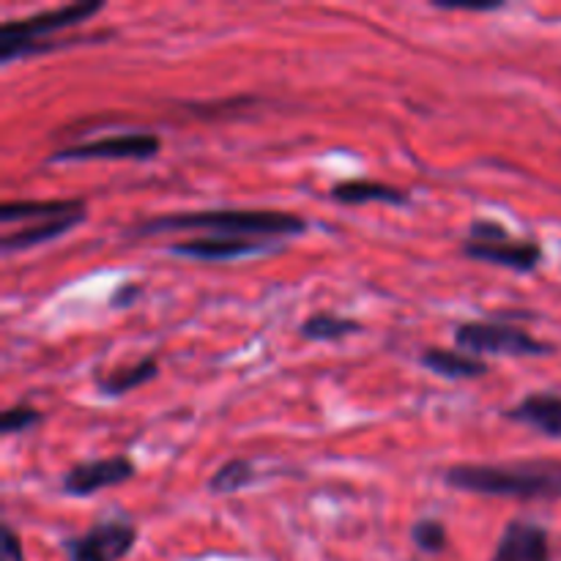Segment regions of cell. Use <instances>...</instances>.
I'll use <instances>...</instances> for the list:
<instances>
[{"mask_svg":"<svg viewBox=\"0 0 561 561\" xmlns=\"http://www.w3.org/2000/svg\"><path fill=\"white\" fill-rule=\"evenodd\" d=\"M307 228L310 225L299 214L277 211V208H203V211L148 217L126 230V236L142 239V236L179 233V230H206L208 236H228V239L277 241L307 233Z\"/></svg>","mask_w":561,"mask_h":561,"instance_id":"1","label":"cell"},{"mask_svg":"<svg viewBox=\"0 0 561 561\" xmlns=\"http://www.w3.org/2000/svg\"><path fill=\"white\" fill-rule=\"evenodd\" d=\"M447 488L460 493L518 502H559L561 458H531L515 463H458L444 471Z\"/></svg>","mask_w":561,"mask_h":561,"instance_id":"2","label":"cell"},{"mask_svg":"<svg viewBox=\"0 0 561 561\" xmlns=\"http://www.w3.org/2000/svg\"><path fill=\"white\" fill-rule=\"evenodd\" d=\"M104 5H107L104 0H77V3H64L47 11H36L31 16H20V20H5L0 27V64L9 66L25 58L27 49L44 44L47 36L93 20L96 14H102Z\"/></svg>","mask_w":561,"mask_h":561,"instance_id":"3","label":"cell"},{"mask_svg":"<svg viewBox=\"0 0 561 561\" xmlns=\"http://www.w3.org/2000/svg\"><path fill=\"white\" fill-rule=\"evenodd\" d=\"M455 345L458 351L471 356H551L557 354V345L537 340L520 327L496 321H466L455 327Z\"/></svg>","mask_w":561,"mask_h":561,"instance_id":"4","label":"cell"},{"mask_svg":"<svg viewBox=\"0 0 561 561\" xmlns=\"http://www.w3.org/2000/svg\"><path fill=\"white\" fill-rule=\"evenodd\" d=\"M162 151V140L153 131H124V135L99 137L91 142H77V146H66L49 157V162H124V159H135V162H146Z\"/></svg>","mask_w":561,"mask_h":561,"instance_id":"5","label":"cell"},{"mask_svg":"<svg viewBox=\"0 0 561 561\" xmlns=\"http://www.w3.org/2000/svg\"><path fill=\"white\" fill-rule=\"evenodd\" d=\"M137 474V466L126 455H110V458L80 460L60 477L64 493L75 499H88L104 488H118Z\"/></svg>","mask_w":561,"mask_h":561,"instance_id":"6","label":"cell"},{"mask_svg":"<svg viewBox=\"0 0 561 561\" xmlns=\"http://www.w3.org/2000/svg\"><path fill=\"white\" fill-rule=\"evenodd\" d=\"M279 250V241H257V239H228V236H197V239L175 241L168 252L179 257L203 263H225L236 257L266 255V252Z\"/></svg>","mask_w":561,"mask_h":561,"instance_id":"7","label":"cell"},{"mask_svg":"<svg viewBox=\"0 0 561 561\" xmlns=\"http://www.w3.org/2000/svg\"><path fill=\"white\" fill-rule=\"evenodd\" d=\"M463 255L471 261L491 263L510 268L515 274H531L542 263V247L535 239H504V241H463Z\"/></svg>","mask_w":561,"mask_h":561,"instance_id":"8","label":"cell"},{"mask_svg":"<svg viewBox=\"0 0 561 561\" xmlns=\"http://www.w3.org/2000/svg\"><path fill=\"white\" fill-rule=\"evenodd\" d=\"M491 561H551L548 529L529 518H513L504 526Z\"/></svg>","mask_w":561,"mask_h":561,"instance_id":"9","label":"cell"},{"mask_svg":"<svg viewBox=\"0 0 561 561\" xmlns=\"http://www.w3.org/2000/svg\"><path fill=\"white\" fill-rule=\"evenodd\" d=\"M504 420L531 427L540 436L561 442V394L559 392H529L513 409L504 411Z\"/></svg>","mask_w":561,"mask_h":561,"instance_id":"10","label":"cell"},{"mask_svg":"<svg viewBox=\"0 0 561 561\" xmlns=\"http://www.w3.org/2000/svg\"><path fill=\"white\" fill-rule=\"evenodd\" d=\"M329 197L343 206H367V203H383V206H409L411 197L405 190L373 179H345L332 184Z\"/></svg>","mask_w":561,"mask_h":561,"instance_id":"11","label":"cell"},{"mask_svg":"<svg viewBox=\"0 0 561 561\" xmlns=\"http://www.w3.org/2000/svg\"><path fill=\"white\" fill-rule=\"evenodd\" d=\"M420 365L449 381H471V378H482L491 373V365L485 359L453 348H425L420 354Z\"/></svg>","mask_w":561,"mask_h":561,"instance_id":"12","label":"cell"},{"mask_svg":"<svg viewBox=\"0 0 561 561\" xmlns=\"http://www.w3.org/2000/svg\"><path fill=\"white\" fill-rule=\"evenodd\" d=\"M88 211L80 214H69V217H58V219H47V222H38L33 228H22L16 233H5L0 239V247H3V255H14V252H25L33 250V247H42L47 241H55L58 236L69 233V230L80 228L85 222Z\"/></svg>","mask_w":561,"mask_h":561,"instance_id":"13","label":"cell"},{"mask_svg":"<svg viewBox=\"0 0 561 561\" xmlns=\"http://www.w3.org/2000/svg\"><path fill=\"white\" fill-rule=\"evenodd\" d=\"M88 540L102 551L107 561H121L129 557L137 542V526L126 518H102L85 531Z\"/></svg>","mask_w":561,"mask_h":561,"instance_id":"14","label":"cell"},{"mask_svg":"<svg viewBox=\"0 0 561 561\" xmlns=\"http://www.w3.org/2000/svg\"><path fill=\"white\" fill-rule=\"evenodd\" d=\"M157 376H159L157 356H142V359H137L135 365L121 367V370L107 373V376H99L96 389L99 394H104V398H124L126 392L146 387V383L153 381Z\"/></svg>","mask_w":561,"mask_h":561,"instance_id":"15","label":"cell"},{"mask_svg":"<svg viewBox=\"0 0 561 561\" xmlns=\"http://www.w3.org/2000/svg\"><path fill=\"white\" fill-rule=\"evenodd\" d=\"M88 211L85 201L75 197V201H9L0 208V219L3 222H16V219H38V222H47V219L69 217V214Z\"/></svg>","mask_w":561,"mask_h":561,"instance_id":"16","label":"cell"},{"mask_svg":"<svg viewBox=\"0 0 561 561\" xmlns=\"http://www.w3.org/2000/svg\"><path fill=\"white\" fill-rule=\"evenodd\" d=\"M362 323L354 318L334 316V312H316V316L305 318L299 327V334L310 343H334V340L351 337V334H359Z\"/></svg>","mask_w":561,"mask_h":561,"instance_id":"17","label":"cell"},{"mask_svg":"<svg viewBox=\"0 0 561 561\" xmlns=\"http://www.w3.org/2000/svg\"><path fill=\"white\" fill-rule=\"evenodd\" d=\"M255 477H257V471H255V466H252V460L233 458L214 471L206 488H208V493H214V496H233V493L250 488L252 482H255Z\"/></svg>","mask_w":561,"mask_h":561,"instance_id":"18","label":"cell"},{"mask_svg":"<svg viewBox=\"0 0 561 561\" xmlns=\"http://www.w3.org/2000/svg\"><path fill=\"white\" fill-rule=\"evenodd\" d=\"M411 542L422 553H442L447 548V526L438 518H420L411 526Z\"/></svg>","mask_w":561,"mask_h":561,"instance_id":"19","label":"cell"},{"mask_svg":"<svg viewBox=\"0 0 561 561\" xmlns=\"http://www.w3.org/2000/svg\"><path fill=\"white\" fill-rule=\"evenodd\" d=\"M42 420L44 414L38 409H33V405H11V409H5L3 414H0V433H3V436H16V433H25L31 431V427H36Z\"/></svg>","mask_w":561,"mask_h":561,"instance_id":"20","label":"cell"},{"mask_svg":"<svg viewBox=\"0 0 561 561\" xmlns=\"http://www.w3.org/2000/svg\"><path fill=\"white\" fill-rule=\"evenodd\" d=\"M64 551L69 561H107L102 557V551H99V548L88 540V535L69 537V540L64 542Z\"/></svg>","mask_w":561,"mask_h":561,"instance_id":"21","label":"cell"},{"mask_svg":"<svg viewBox=\"0 0 561 561\" xmlns=\"http://www.w3.org/2000/svg\"><path fill=\"white\" fill-rule=\"evenodd\" d=\"M436 9L442 11H458V14H491V11H502V0H493V3H447V0H436Z\"/></svg>","mask_w":561,"mask_h":561,"instance_id":"22","label":"cell"},{"mask_svg":"<svg viewBox=\"0 0 561 561\" xmlns=\"http://www.w3.org/2000/svg\"><path fill=\"white\" fill-rule=\"evenodd\" d=\"M0 561H25L22 540L9 524H3V537H0Z\"/></svg>","mask_w":561,"mask_h":561,"instance_id":"23","label":"cell"},{"mask_svg":"<svg viewBox=\"0 0 561 561\" xmlns=\"http://www.w3.org/2000/svg\"><path fill=\"white\" fill-rule=\"evenodd\" d=\"M140 294H142L140 283H121L118 288L113 290V296H110V307H113V310H126V307H131L137 299H140Z\"/></svg>","mask_w":561,"mask_h":561,"instance_id":"24","label":"cell"}]
</instances>
